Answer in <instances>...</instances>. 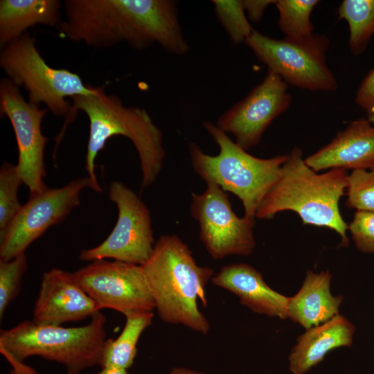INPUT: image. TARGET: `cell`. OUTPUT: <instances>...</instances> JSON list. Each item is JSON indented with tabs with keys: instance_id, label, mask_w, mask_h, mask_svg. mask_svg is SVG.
Instances as JSON below:
<instances>
[{
	"instance_id": "6da1fadb",
	"label": "cell",
	"mask_w": 374,
	"mask_h": 374,
	"mask_svg": "<svg viewBox=\"0 0 374 374\" xmlns=\"http://www.w3.org/2000/svg\"><path fill=\"white\" fill-rule=\"evenodd\" d=\"M71 99L75 116L82 111L89 121L85 170L93 184V191H103L96 173L95 160L107 141L114 136L126 137L137 151L141 170V189L152 186L162 169L166 152L162 132L149 114L138 107L125 106L118 97L107 93L104 87H96L93 93Z\"/></svg>"
},
{
	"instance_id": "7a4b0ae2",
	"label": "cell",
	"mask_w": 374,
	"mask_h": 374,
	"mask_svg": "<svg viewBox=\"0 0 374 374\" xmlns=\"http://www.w3.org/2000/svg\"><path fill=\"white\" fill-rule=\"evenodd\" d=\"M141 266L161 319L207 334L210 323L198 302L207 305L205 288L215 275L213 269L199 265L177 235H161Z\"/></svg>"
},
{
	"instance_id": "3957f363",
	"label": "cell",
	"mask_w": 374,
	"mask_h": 374,
	"mask_svg": "<svg viewBox=\"0 0 374 374\" xmlns=\"http://www.w3.org/2000/svg\"><path fill=\"white\" fill-rule=\"evenodd\" d=\"M347 178L346 171L339 168L317 174L305 163L300 148L295 147L283 165L279 178L259 205L256 217L271 220L279 212L292 211L305 225L334 230L341 237L339 247H347L348 224L339 207Z\"/></svg>"
},
{
	"instance_id": "277c9868",
	"label": "cell",
	"mask_w": 374,
	"mask_h": 374,
	"mask_svg": "<svg viewBox=\"0 0 374 374\" xmlns=\"http://www.w3.org/2000/svg\"><path fill=\"white\" fill-rule=\"evenodd\" d=\"M87 324L73 328L42 325L26 320L1 330L0 352L10 363L11 374H38L24 363L38 356L62 365L67 374L101 366L105 344L106 317L101 312Z\"/></svg>"
},
{
	"instance_id": "5b68a950",
	"label": "cell",
	"mask_w": 374,
	"mask_h": 374,
	"mask_svg": "<svg viewBox=\"0 0 374 374\" xmlns=\"http://www.w3.org/2000/svg\"><path fill=\"white\" fill-rule=\"evenodd\" d=\"M203 125L218 145L219 153L207 154L190 142L188 148L194 171L206 183H214L236 195L242 204L244 216L255 221L257 209L279 178L288 154L267 159L254 157L215 124L205 121Z\"/></svg>"
},
{
	"instance_id": "8992f818",
	"label": "cell",
	"mask_w": 374,
	"mask_h": 374,
	"mask_svg": "<svg viewBox=\"0 0 374 374\" xmlns=\"http://www.w3.org/2000/svg\"><path fill=\"white\" fill-rule=\"evenodd\" d=\"M0 66L15 85L24 87L30 103H43L53 114L65 118L55 139L57 149L68 125L75 118L66 98L93 93L96 87L84 84L78 74L68 69L51 67L28 33L2 47Z\"/></svg>"
},
{
	"instance_id": "52a82bcc",
	"label": "cell",
	"mask_w": 374,
	"mask_h": 374,
	"mask_svg": "<svg viewBox=\"0 0 374 374\" xmlns=\"http://www.w3.org/2000/svg\"><path fill=\"white\" fill-rule=\"evenodd\" d=\"M256 57L286 83L310 90L334 91L337 82L326 64V35L276 39L253 30L245 41Z\"/></svg>"
},
{
	"instance_id": "ba28073f",
	"label": "cell",
	"mask_w": 374,
	"mask_h": 374,
	"mask_svg": "<svg viewBox=\"0 0 374 374\" xmlns=\"http://www.w3.org/2000/svg\"><path fill=\"white\" fill-rule=\"evenodd\" d=\"M108 196L117 206L116 223L105 240L94 247L82 249L79 258L90 262L112 259L143 265L156 242L150 212L140 197L119 181L110 183Z\"/></svg>"
},
{
	"instance_id": "9c48e42d",
	"label": "cell",
	"mask_w": 374,
	"mask_h": 374,
	"mask_svg": "<svg viewBox=\"0 0 374 374\" xmlns=\"http://www.w3.org/2000/svg\"><path fill=\"white\" fill-rule=\"evenodd\" d=\"M200 194L192 193L190 215L199 226V239L213 259L249 256L255 247V221L238 217L226 192L207 182Z\"/></svg>"
},
{
	"instance_id": "30bf717a",
	"label": "cell",
	"mask_w": 374,
	"mask_h": 374,
	"mask_svg": "<svg viewBox=\"0 0 374 374\" xmlns=\"http://www.w3.org/2000/svg\"><path fill=\"white\" fill-rule=\"evenodd\" d=\"M87 188H94L88 176L30 195L10 226L0 236V260H10L25 253L48 228L64 220L80 204V194Z\"/></svg>"
},
{
	"instance_id": "8fae6325",
	"label": "cell",
	"mask_w": 374,
	"mask_h": 374,
	"mask_svg": "<svg viewBox=\"0 0 374 374\" xmlns=\"http://www.w3.org/2000/svg\"><path fill=\"white\" fill-rule=\"evenodd\" d=\"M74 275L100 310L108 308L126 316L155 309L141 265L98 260L75 271Z\"/></svg>"
},
{
	"instance_id": "7c38bea8",
	"label": "cell",
	"mask_w": 374,
	"mask_h": 374,
	"mask_svg": "<svg viewBox=\"0 0 374 374\" xmlns=\"http://www.w3.org/2000/svg\"><path fill=\"white\" fill-rule=\"evenodd\" d=\"M0 111L12 126L18 148L16 165L30 195L43 191L47 188L44 178L48 138L42 134V122L46 109L26 101L19 87L10 79L3 78L0 82Z\"/></svg>"
},
{
	"instance_id": "4fadbf2b",
	"label": "cell",
	"mask_w": 374,
	"mask_h": 374,
	"mask_svg": "<svg viewBox=\"0 0 374 374\" xmlns=\"http://www.w3.org/2000/svg\"><path fill=\"white\" fill-rule=\"evenodd\" d=\"M291 100L287 84L279 75L268 71L263 80L223 113L215 125L231 134L235 142L247 150L260 143L265 131L288 109Z\"/></svg>"
},
{
	"instance_id": "5bb4252c",
	"label": "cell",
	"mask_w": 374,
	"mask_h": 374,
	"mask_svg": "<svg viewBox=\"0 0 374 374\" xmlns=\"http://www.w3.org/2000/svg\"><path fill=\"white\" fill-rule=\"evenodd\" d=\"M100 310L74 273L52 268L42 276L32 320L42 325L62 326L92 317Z\"/></svg>"
},
{
	"instance_id": "9a60e30c",
	"label": "cell",
	"mask_w": 374,
	"mask_h": 374,
	"mask_svg": "<svg viewBox=\"0 0 374 374\" xmlns=\"http://www.w3.org/2000/svg\"><path fill=\"white\" fill-rule=\"evenodd\" d=\"M315 172L374 169V125L368 118L350 122L326 145L305 159Z\"/></svg>"
},
{
	"instance_id": "2e32d148",
	"label": "cell",
	"mask_w": 374,
	"mask_h": 374,
	"mask_svg": "<svg viewBox=\"0 0 374 374\" xmlns=\"http://www.w3.org/2000/svg\"><path fill=\"white\" fill-rule=\"evenodd\" d=\"M212 283L237 296L242 305L253 312L281 319L288 318L287 297L271 288L252 266L233 263L223 266Z\"/></svg>"
},
{
	"instance_id": "e0dca14e",
	"label": "cell",
	"mask_w": 374,
	"mask_h": 374,
	"mask_svg": "<svg viewBox=\"0 0 374 374\" xmlns=\"http://www.w3.org/2000/svg\"><path fill=\"white\" fill-rule=\"evenodd\" d=\"M355 326L344 316L337 315L328 321L306 330L297 338V344L289 355V368L292 374H305L321 362L332 350L350 347Z\"/></svg>"
},
{
	"instance_id": "ac0fdd59",
	"label": "cell",
	"mask_w": 374,
	"mask_h": 374,
	"mask_svg": "<svg viewBox=\"0 0 374 374\" xmlns=\"http://www.w3.org/2000/svg\"><path fill=\"white\" fill-rule=\"evenodd\" d=\"M332 275L308 271L300 290L288 303V318L306 330L323 324L339 314L344 297L330 292Z\"/></svg>"
},
{
	"instance_id": "d6986e66",
	"label": "cell",
	"mask_w": 374,
	"mask_h": 374,
	"mask_svg": "<svg viewBox=\"0 0 374 374\" xmlns=\"http://www.w3.org/2000/svg\"><path fill=\"white\" fill-rule=\"evenodd\" d=\"M57 0H1L0 45L2 48L36 24L58 27L62 22Z\"/></svg>"
},
{
	"instance_id": "ffe728a7",
	"label": "cell",
	"mask_w": 374,
	"mask_h": 374,
	"mask_svg": "<svg viewBox=\"0 0 374 374\" xmlns=\"http://www.w3.org/2000/svg\"><path fill=\"white\" fill-rule=\"evenodd\" d=\"M153 312L134 313L125 316V323L116 339H107L103 350L101 367L115 366L128 369L137 353L139 340L150 327Z\"/></svg>"
},
{
	"instance_id": "44dd1931",
	"label": "cell",
	"mask_w": 374,
	"mask_h": 374,
	"mask_svg": "<svg viewBox=\"0 0 374 374\" xmlns=\"http://www.w3.org/2000/svg\"><path fill=\"white\" fill-rule=\"evenodd\" d=\"M337 13L339 18L348 24V46L351 53L361 55L374 35V0H344Z\"/></svg>"
},
{
	"instance_id": "7402d4cb",
	"label": "cell",
	"mask_w": 374,
	"mask_h": 374,
	"mask_svg": "<svg viewBox=\"0 0 374 374\" xmlns=\"http://www.w3.org/2000/svg\"><path fill=\"white\" fill-rule=\"evenodd\" d=\"M318 0H277L279 13L278 26L290 39H299L313 34L310 16Z\"/></svg>"
},
{
	"instance_id": "603a6c76",
	"label": "cell",
	"mask_w": 374,
	"mask_h": 374,
	"mask_svg": "<svg viewBox=\"0 0 374 374\" xmlns=\"http://www.w3.org/2000/svg\"><path fill=\"white\" fill-rule=\"evenodd\" d=\"M22 184L17 165L3 162L0 168V236L8 229L22 207L18 198Z\"/></svg>"
},
{
	"instance_id": "cb8c5ba5",
	"label": "cell",
	"mask_w": 374,
	"mask_h": 374,
	"mask_svg": "<svg viewBox=\"0 0 374 374\" xmlns=\"http://www.w3.org/2000/svg\"><path fill=\"white\" fill-rule=\"evenodd\" d=\"M212 3L217 20L231 42L235 44L245 42L253 29L245 13L242 1L213 0Z\"/></svg>"
},
{
	"instance_id": "d4e9b609",
	"label": "cell",
	"mask_w": 374,
	"mask_h": 374,
	"mask_svg": "<svg viewBox=\"0 0 374 374\" xmlns=\"http://www.w3.org/2000/svg\"><path fill=\"white\" fill-rule=\"evenodd\" d=\"M28 268V258L25 253L12 260H0V319L10 303L17 296L21 280Z\"/></svg>"
},
{
	"instance_id": "484cf974",
	"label": "cell",
	"mask_w": 374,
	"mask_h": 374,
	"mask_svg": "<svg viewBox=\"0 0 374 374\" xmlns=\"http://www.w3.org/2000/svg\"><path fill=\"white\" fill-rule=\"evenodd\" d=\"M346 195L347 207L374 212V169L353 170L348 175Z\"/></svg>"
},
{
	"instance_id": "4316f807",
	"label": "cell",
	"mask_w": 374,
	"mask_h": 374,
	"mask_svg": "<svg viewBox=\"0 0 374 374\" xmlns=\"http://www.w3.org/2000/svg\"><path fill=\"white\" fill-rule=\"evenodd\" d=\"M348 229L359 251L374 253V212L357 211Z\"/></svg>"
},
{
	"instance_id": "83f0119b",
	"label": "cell",
	"mask_w": 374,
	"mask_h": 374,
	"mask_svg": "<svg viewBox=\"0 0 374 374\" xmlns=\"http://www.w3.org/2000/svg\"><path fill=\"white\" fill-rule=\"evenodd\" d=\"M355 103L367 112L374 114V68L362 80L355 96Z\"/></svg>"
},
{
	"instance_id": "f1b7e54d",
	"label": "cell",
	"mask_w": 374,
	"mask_h": 374,
	"mask_svg": "<svg viewBox=\"0 0 374 374\" xmlns=\"http://www.w3.org/2000/svg\"><path fill=\"white\" fill-rule=\"evenodd\" d=\"M272 0H242L243 7L249 20L258 22L262 18L265 10L270 4H275Z\"/></svg>"
},
{
	"instance_id": "f546056e",
	"label": "cell",
	"mask_w": 374,
	"mask_h": 374,
	"mask_svg": "<svg viewBox=\"0 0 374 374\" xmlns=\"http://www.w3.org/2000/svg\"><path fill=\"white\" fill-rule=\"evenodd\" d=\"M94 374H129L127 369L115 366L102 367L101 370Z\"/></svg>"
},
{
	"instance_id": "4dcf8cb0",
	"label": "cell",
	"mask_w": 374,
	"mask_h": 374,
	"mask_svg": "<svg viewBox=\"0 0 374 374\" xmlns=\"http://www.w3.org/2000/svg\"><path fill=\"white\" fill-rule=\"evenodd\" d=\"M169 374H206L185 367H174Z\"/></svg>"
},
{
	"instance_id": "1f68e13d",
	"label": "cell",
	"mask_w": 374,
	"mask_h": 374,
	"mask_svg": "<svg viewBox=\"0 0 374 374\" xmlns=\"http://www.w3.org/2000/svg\"><path fill=\"white\" fill-rule=\"evenodd\" d=\"M368 120L374 125V114L368 115Z\"/></svg>"
}]
</instances>
